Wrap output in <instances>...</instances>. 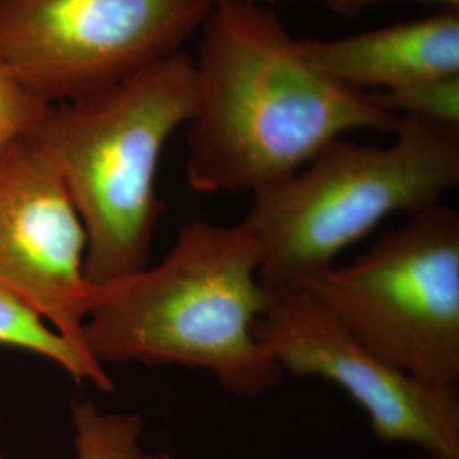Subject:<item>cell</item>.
I'll return each instance as SVG.
<instances>
[{
  "instance_id": "obj_1",
  "label": "cell",
  "mask_w": 459,
  "mask_h": 459,
  "mask_svg": "<svg viewBox=\"0 0 459 459\" xmlns=\"http://www.w3.org/2000/svg\"><path fill=\"white\" fill-rule=\"evenodd\" d=\"M197 39L186 138V178L196 193L255 196L349 133L394 134L402 123L373 94L313 65L271 5L213 0Z\"/></svg>"
},
{
  "instance_id": "obj_2",
  "label": "cell",
  "mask_w": 459,
  "mask_h": 459,
  "mask_svg": "<svg viewBox=\"0 0 459 459\" xmlns=\"http://www.w3.org/2000/svg\"><path fill=\"white\" fill-rule=\"evenodd\" d=\"M259 267L242 225L189 221L162 261L94 286L83 347L102 366H184L238 398L263 396L284 373L254 332L273 298Z\"/></svg>"
},
{
  "instance_id": "obj_3",
  "label": "cell",
  "mask_w": 459,
  "mask_h": 459,
  "mask_svg": "<svg viewBox=\"0 0 459 459\" xmlns=\"http://www.w3.org/2000/svg\"><path fill=\"white\" fill-rule=\"evenodd\" d=\"M195 106V60L182 49L108 89L51 106L34 128L82 220L92 286L150 264L164 212L160 157Z\"/></svg>"
},
{
  "instance_id": "obj_4",
  "label": "cell",
  "mask_w": 459,
  "mask_h": 459,
  "mask_svg": "<svg viewBox=\"0 0 459 459\" xmlns=\"http://www.w3.org/2000/svg\"><path fill=\"white\" fill-rule=\"evenodd\" d=\"M459 184V126L402 117L394 142L339 138L295 176L252 196L240 223L271 295L305 290L394 214L420 213Z\"/></svg>"
},
{
  "instance_id": "obj_5",
  "label": "cell",
  "mask_w": 459,
  "mask_h": 459,
  "mask_svg": "<svg viewBox=\"0 0 459 459\" xmlns=\"http://www.w3.org/2000/svg\"><path fill=\"white\" fill-rule=\"evenodd\" d=\"M366 349L437 386L459 383V213L411 214L358 259L301 290Z\"/></svg>"
},
{
  "instance_id": "obj_6",
  "label": "cell",
  "mask_w": 459,
  "mask_h": 459,
  "mask_svg": "<svg viewBox=\"0 0 459 459\" xmlns=\"http://www.w3.org/2000/svg\"><path fill=\"white\" fill-rule=\"evenodd\" d=\"M213 0H0V60L49 106L182 51Z\"/></svg>"
},
{
  "instance_id": "obj_7",
  "label": "cell",
  "mask_w": 459,
  "mask_h": 459,
  "mask_svg": "<svg viewBox=\"0 0 459 459\" xmlns=\"http://www.w3.org/2000/svg\"><path fill=\"white\" fill-rule=\"evenodd\" d=\"M254 332L282 373L342 388L366 411L379 441L459 458L458 386L430 385L383 361L310 293L273 295Z\"/></svg>"
},
{
  "instance_id": "obj_8",
  "label": "cell",
  "mask_w": 459,
  "mask_h": 459,
  "mask_svg": "<svg viewBox=\"0 0 459 459\" xmlns=\"http://www.w3.org/2000/svg\"><path fill=\"white\" fill-rule=\"evenodd\" d=\"M87 233L34 130L0 152V288L83 351Z\"/></svg>"
},
{
  "instance_id": "obj_9",
  "label": "cell",
  "mask_w": 459,
  "mask_h": 459,
  "mask_svg": "<svg viewBox=\"0 0 459 459\" xmlns=\"http://www.w3.org/2000/svg\"><path fill=\"white\" fill-rule=\"evenodd\" d=\"M299 45L335 82L364 94L392 92L459 75V7L342 38H299Z\"/></svg>"
},
{
  "instance_id": "obj_10",
  "label": "cell",
  "mask_w": 459,
  "mask_h": 459,
  "mask_svg": "<svg viewBox=\"0 0 459 459\" xmlns=\"http://www.w3.org/2000/svg\"><path fill=\"white\" fill-rule=\"evenodd\" d=\"M0 345L16 347L60 366L79 383H91L102 392L113 390V379L87 351L70 342L60 332L17 298L0 288Z\"/></svg>"
},
{
  "instance_id": "obj_11",
  "label": "cell",
  "mask_w": 459,
  "mask_h": 459,
  "mask_svg": "<svg viewBox=\"0 0 459 459\" xmlns=\"http://www.w3.org/2000/svg\"><path fill=\"white\" fill-rule=\"evenodd\" d=\"M72 424L77 459H172L169 453L145 449L143 420L136 413L104 411L92 402H77Z\"/></svg>"
},
{
  "instance_id": "obj_12",
  "label": "cell",
  "mask_w": 459,
  "mask_h": 459,
  "mask_svg": "<svg viewBox=\"0 0 459 459\" xmlns=\"http://www.w3.org/2000/svg\"><path fill=\"white\" fill-rule=\"evenodd\" d=\"M373 96L398 117H415L459 126V75L413 83Z\"/></svg>"
},
{
  "instance_id": "obj_13",
  "label": "cell",
  "mask_w": 459,
  "mask_h": 459,
  "mask_svg": "<svg viewBox=\"0 0 459 459\" xmlns=\"http://www.w3.org/2000/svg\"><path fill=\"white\" fill-rule=\"evenodd\" d=\"M49 104L30 94L0 60V152L33 132L49 111Z\"/></svg>"
},
{
  "instance_id": "obj_14",
  "label": "cell",
  "mask_w": 459,
  "mask_h": 459,
  "mask_svg": "<svg viewBox=\"0 0 459 459\" xmlns=\"http://www.w3.org/2000/svg\"><path fill=\"white\" fill-rule=\"evenodd\" d=\"M252 2H259L264 5L276 7L281 2H288V0H252ZM315 2L324 4L330 13L337 14V16L351 19V17L359 16L366 9L377 5L383 0H315ZM422 2H432V4H437L441 7H459V0H422Z\"/></svg>"
},
{
  "instance_id": "obj_15",
  "label": "cell",
  "mask_w": 459,
  "mask_h": 459,
  "mask_svg": "<svg viewBox=\"0 0 459 459\" xmlns=\"http://www.w3.org/2000/svg\"><path fill=\"white\" fill-rule=\"evenodd\" d=\"M424 459H459V458H446V456H429L427 455V458Z\"/></svg>"
},
{
  "instance_id": "obj_16",
  "label": "cell",
  "mask_w": 459,
  "mask_h": 459,
  "mask_svg": "<svg viewBox=\"0 0 459 459\" xmlns=\"http://www.w3.org/2000/svg\"><path fill=\"white\" fill-rule=\"evenodd\" d=\"M0 459H4V456H2V453H0Z\"/></svg>"
}]
</instances>
